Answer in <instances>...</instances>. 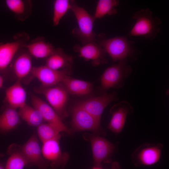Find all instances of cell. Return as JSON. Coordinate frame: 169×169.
<instances>
[{"label":"cell","instance_id":"9","mask_svg":"<svg viewBox=\"0 0 169 169\" xmlns=\"http://www.w3.org/2000/svg\"><path fill=\"white\" fill-rule=\"evenodd\" d=\"M117 99L116 93H112L87 99L77 105L100 120L102 114L105 107L110 103Z\"/></svg>","mask_w":169,"mask_h":169},{"label":"cell","instance_id":"19","mask_svg":"<svg viewBox=\"0 0 169 169\" xmlns=\"http://www.w3.org/2000/svg\"><path fill=\"white\" fill-rule=\"evenodd\" d=\"M20 122V117L16 109L10 106L0 115V131L7 132L15 128Z\"/></svg>","mask_w":169,"mask_h":169},{"label":"cell","instance_id":"23","mask_svg":"<svg viewBox=\"0 0 169 169\" xmlns=\"http://www.w3.org/2000/svg\"><path fill=\"white\" fill-rule=\"evenodd\" d=\"M19 109L18 113L20 118L29 125L37 127L44 121L40 112L33 107L26 104Z\"/></svg>","mask_w":169,"mask_h":169},{"label":"cell","instance_id":"10","mask_svg":"<svg viewBox=\"0 0 169 169\" xmlns=\"http://www.w3.org/2000/svg\"><path fill=\"white\" fill-rule=\"evenodd\" d=\"M21 147L28 161V165L35 166L40 169H46L48 162L42 155L41 149L35 133Z\"/></svg>","mask_w":169,"mask_h":169},{"label":"cell","instance_id":"21","mask_svg":"<svg viewBox=\"0 0 169 169\" xmlns=\"http://www.w3.org/2000/svg\"><path fill=\"white\" fill-rule=\"evenodd\" d=\"M30 54L37 58H47L54 52L52 44L43 40L32 42L26 45Z\"/></svg>","mask_w":169,"mask_h":169},{"label":"cell","instance_id":"27","mask_svg":"<svg viewBox=\"0 0 169 169\" xmlns=\"http://www.w3.org/2000/svg\"><path fill=\"white\" fill-rule=\"evenodd\" d=\"M71 0H56L53 3L52 22L55 26L58 25L61 18L70 10Z\"/></svg>","mask_w":169,"mask_h":169},{"label":"cell","instance_id":"26","mask_svg":"<svg viewBox=\"0 0 169 169\" xmlns=\"http://www.w3.org/2000/svg\"><path fill=\"white\" fill-rule=\"evenodd\" d=\"M38 136L43 143L46 141L60 137L62 131L57 126L49 123H42L37 127Z\"/></svg>","mask_w":169,"mask_h":169},{"label":"cell","instance_id":"7","mask_svg":"<svg viewBox=\"0 0 169 169\" xmlns=\"http://www.w3.org/2000/svg\"><path fill=\"white\" fill-rule=\"evenodd\" d=\"M71 115L72 126L75 130L96 132L100 130V120L77 105L72 109Z\"/></svg>","mask_w":169,"mask_h":169},{"label":"cell","instance_id":"4","mask_svg":"<svg viewBox=\"0 0 169 169\" xmlns=\"http://www.w3.org/2000/svg\"><path fill=\"white\" fill-rule=\"evenodd\" d=\"M127 61L126 59L120 61L104 71L100 78L103 90L123 87L125 79L132 71L131 67L127 64Z\"/></svg>","mask_w":169,"mask_h":169},{"label":"cell","instance_id":"17","mask_svg":"<svg viewBox=\"0 0 169 169\" xmlns=\"http://www.w3.org/2000/svg\"><path fill=\"white\" fill-rule=\"evenodd\" d=\"M68 93L79 96L88 95L92 91V84L90 82L67 77L62 83Z\"/></svg>","mask_w":169,"mask_h":169},{"label":"cell","instance_id":"11","mask_svg":"<svg viewBox=\"0 0 169 169\" xmlns=\"http://www.w3.org/2000/svg\"><path fill=\"white\" fill-rule=\"evenodd\" d=\"M31 98L33 106L39 111L44 120L57 126L62 131L69 134L71 133V130L64 123L62 119L50 105L34 95L31 94Z\"/></svg>","mask_w":169,"mask_h":169},{"label":"cell","instance_id":"18","mask_svg":"<svg viewBox=\"0 0 169 169\" xmlns=\"http://www.w3.org/2000/svg\"><path fill=\"white\" fill-rule=\"evenodd\" d=\"M21 46L18 41L0 44V70L8 66Z\"/></svg>","mask_w":169,"mask_h":169},{"label":"cell","instance_id":"24","mask_svg":"<svg viewBox=\"0 0 169 169\" xmlns=\"http://www.w3.org/2000/svg\"><path fill=\"white\" fill-rule=\"evenodd\" d=\"M119 3L118 0H99L93 16L94 18H100L106 15L115 14L117 12L116 7Z\"/></svg>","mask_w":169,"mask_h":169},{"label":"cell","instance_id":"22","mask_svg":"<svg viewBox=\"0 0 169 169\" xmlns=\"http://www.w3.org/2000/svg\"><path fill=\"white\" fill-rule=\"evenodd\" d=\"M33 67L30 55L24 53L20 55L15 60L13 69L18 79L21 80L31 73Z\"/></svg>","mask_w":169,"mask_h":169},{"label":"cell","instance_id":"14","mask_svg":"<svg viewBox=\"0 0 169 169\" xmlns=\"http://www.w3.org/2000/svg\"><path fill=\"white\" fill-rule=\"evenodd\" d=\"M95 166L100 167L101 163L112 153L113 146L105 138L98 136L90 137Z\"/></svg>","mask_w":169,"mask_h":169},{"label":"cell","instance_id":"13","mask_svg":"<svg viewBox=\"0 0 169 169\" xmlns=\"http://www.w3.org/2000/svg\"><path fill=\"white\" fill-rule=\"evenodd\" d=\"M112 109V117L108 128L117 134L122 131L127 116L132 112L133 109L128 101L124 100L114 105Z\"/></svg>","mask_w":169,"mask_h":169},{"label":"cell","instance_id":"3","mask_svg":"<svg viewBox=\"0 0 169 169\" xmlns=\"http://www.w3.org/2000/svg\"><path fill=\"white\" fill-rule=\"evenodd\" d=\"M70 10L75 18L78 27L72 30V33L78 39L82 45L95 41L96 33L93 31L95 20L84 8L78 6L74 1L71 0Z\"/></svg>","mask_w":169,"mask_h":169},{"label":"cell","instance_id":"28","mask_svg":"<svg viewBox=\"0 0 169 169\" xmlns=\"http://www.w3.org/2000/svg\"><path fill=\"white\" fill-rule=\"evenodd\" d=\"M6 4L12 12L18 16L24 14L26 10V5L25 2L22 0H7Z\"/></svg>","mask_w":169,"mask_h":169},{"label":"cell","instance_id":"1","mask_svg":"<svg viewBox=\"0 0 169 169\" xmlns=\"http://www.w3.org/2000/svg\"><path fill=\"white\" fill-rule=\"evenodd\" d=\"M132 18L135 23L129 33L130 36L142 37L152 41L160 32L159 26L161 23V20L155 16L149 8L136 12Z\"/></svg>","mask_w":169,"mask_h":169},{"label":"cell","instance_id":"6","mask_svg":"<svg viewBox=\"0 0 169 169\" xmlns=\"http://www.w3.org/2000/svg\"><path fill=\"white\" fill-rule=\"evenodd\" d=\"M70 72L68 69L54 70L45 65L33 67L31 74L40 82L42 86L51 87L62 83Z\"/></svg>","mask_w":169,"mask_h":169},{"label":"cell","instance_id":"25","mask_svg":"<svg viewBox=\"0 0 169 169\" xmlns=\"http://www.w3.org/2000/svg\"><path fill=\"white\" fill-rule=\"evenodd\" d=\"M161 153V150L158 146L147 147L140 151L137 158L140 162L142 165L151 166L159 161Z\"/></svg>","mask_w":169,"mask_h":169},{"label":"cell","instance_id":"30","mask_svg":"<svg viewBox=\"0 0 169 169\" xmlns=\"http://www.w3.org/2000/svg\"><path fill=\"white\" fill-rule=\"evenodd\" d=\"M0 169H5L2 164L0 162Z\"/></svg>","mask_w":169,"mask_h":169},{"label":"cell","instance_id":"20","mask_svg":"<svg viewBox=\"0 0 169 169\" xmlns=\"http://www.w3.org/2000/svg\"><path fill=\"white\" fill-rule=\"evenodd\" d=\"M10 156L8 158L5 169H23L28 165L27 160L21 150V146L12 145L9 149Z\"/></svg>","mask_w":169,"mask_h":169},{"label":"cell","instance_id":"8","mask_svg":"<svg viewBox=\"0 0 169 169\" xmlns=\"http://www.w3.org/2000/svg\"><path fill=\"white\" fill-rule=\"evenodd\" d=\"M73 49L79 54V57L86 61H91L93 66L107 62L105 58V51L102 46L95 41L89 42L82 46L75 44Z\"/></svg>","mask_w":169,"mask_h":169},{"label":"cell","instance_id":"33","mask_svg":"<svg viewBox=\"0 0 169 169\" xmlns=\"http://www.w3.org/2000/svg\"><path fill=\"white\" fill-rule=\"evenodd\" d=\"M54 169L53 168H51V169Z\"/></svg>","mask_w":169,"mask_h":169},{"label":"cell","instance_id":"31","mask_svg":"<svg viewBox=\"0 0 169 169\" xmlns=\"http://www.w3.org/2000/svg\"><path fill=\"white\" fill-rule=\"evenodd\" d=\"M92 169H102L100 167L95 166Z\"/></svg>","mask_w":169,"mask_h":169},{"label":"cell","instance_id":"32","mask_svg":"<svg viewBox=\"0 0 169 169\" xmlns=\"http://www.w3.org/2000/svg\"><path fill=\"white\" fill-rule=\"evenodd\" d=\"M4 156V155L2 153H0V156L3 157Z\"/></svg>","mask_w":169,"mask_h":169},{"label":"cell","instance_id":"16","mask_svg":"<svg viewBox=\"0 0 169 169\" xmlns=\"http://www.w3.org/2000/svg\"><path fill=\"white\" fill-rule=\"evenodd\" d=\"M21 81L18 79L5 91L6 100L9 106L16 109L21 108L26 104V93Z\"/></svg>","mask_w":169,"mask_h":169},{"label":"cell","instance_id":"12","mask_svg":"<svg viewBox=\"0 0 169 169\" xmlns=\"http://www.w3.org/2000/svg\"><path fill=\"white\" fill-rule=\"evenodd\" d=\"M60 137L51 139L43 143L41 149L42 155L46 160L50 162L51 166H53L64 165L68 158L67 154L62 153L61 151L59 142Z\"/></svg>","mask_w":169,"mask_h":169},{"label":"cell","instance_id":"15","mask_svg":"<svg viewBox=\"0 0 169 169\" xmlns=\"http://www.w3.org/2000/svg\"><path fill=\"white\" fill-rule=\"evenodd\" d=\"M73 63V57L65 54L61 48L55 49L54 52L46 58L45 65L55 70H70Z\"/></svg>","mask_w":169,"mask_h":169},{"label":"cell","instance_id":"2","mask_svg":"<svg viewBox=\"0 0 169 169\" xmlns=\"http://www.w3.org/2000/svg\"><path fill=\"white\" fill-rule=\"evenodd\" d=\"M98 43L114 62L133 58L136 52L134 42L124 36L107 38L105 35L100 34Z\"/></svg>","mask_w":169,"mask_h":169},{"label":"cell","instance_id":"29","mask_svg":"<svg viewBox=\"0 0 169 169\" xmlns=\"http://www.w3.org/2000/svg\"><path fill=\"white\" fill-rule=\"evenodd\" d=\"M3 79L2 76L0 74V88L2 87L3 85Z\"/></svg>","mask_w":169,"mask_h":169},{"label":"cell","instance_id":"5","mask_svg":"<svg viewBox=\"0 0 169 169\" xmlns=\"http://www.w3.org/2000/svg\"><path fill=\"white\" fill-rule=\"evenodd\" d=\"M36 90L37 92L44 96L50 106L61 119L67 116L66 106L68 93L63 85L51 87L42 86Z\"/></svg>","mask_w":169,"mask_h":169}]
</instances>
